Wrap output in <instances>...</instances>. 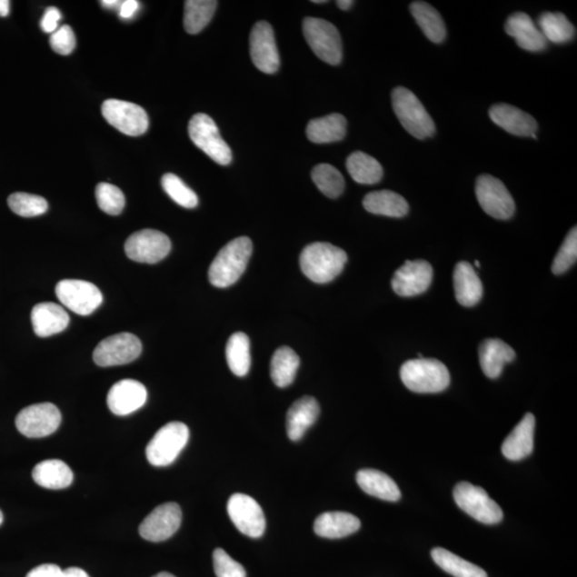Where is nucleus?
<instances>
[{
  "label": "nucleus",
  "mask_w": 577,
  "mask_h": 577,
  "mask_svg": "<svg viewBox=\"0 0 577 577\" xmlns=\"http://www.w3.org/2000/svg\"><path fill=\"white\" fill-rule=\"evenodd\" d=\"M348 261L343 249L330 243L317 242L303 249L301 269L315 284L331 283L342 274Z\"/></svg>",
  "instance_id": "obj_1"
},
{
  "label": "nucleus",
  "mask_w": 577,
  "mask_h": 577,
  "mask_svg": "<svg viewBox=\"0 0 577 577\" xmlns=\"http://www.w3.org/2000/svg\"><path fill=\"white\" fill-rule=\"evenodd\" d=\"M252 253L253 242L247 236L229 242L210 266V283L216 288H228L234 284L245 272Z\"/></svg>",
  "instance_id": "obj_2"
},
{
  "label": "nucleus",
  "mask_w": 577,
  "mask_h": 577,
  "mask_svg": "<svg viewBox=\"0 0 577 577\" xmlns=\"http://www.w3.org/2000/svg\"><path fill=\"white\" fill-rule=\"evenodd\" d=\"M400 378L410 391L418 393L444 392L451 384V374L445 364L431 358L405 362L400 369Z\"/></svg>",
  "instance_id": "obj_3"
},
{
  "label": "nucleus",
  "mask_w": 577,
  "mask_h": 577,
  "mask_svg": "<svg viewBox=\"0 0 577 577\" xmlns=\"http://www.w3.org/2000/svg\"><path fill=\"white\" fill-rule=\"evenodd\" d=\"M392 102L394 114L412 136L417 139L433 137L435 124L433 118L411 90L397 87L393 90Z\"/></svg>",
  "instance_id": "obj_4"
},
{
  "label": "nucleus",
  "mask_w": 577,
  "mask_h": 577,
  "mask_svg": "<svg viewBox=\"0 0 577 577\" xmlns=\"http://www.w3.org/2000/svg\"><path fill=\"white\" fill-rule=\"evenodd\" d=\"M190 439V430L184 423L174 422L162 427L149 442L145 455L151 465L168 466L179 457Z\"/></svg>",
  "instance_id": "obj_5"
},
{
  "label": "nucleus",
  "mask_w": 577,
  "mask_h": 577,
  "mask_svg": "<svg viewBox=\"0 0 577 577\" xmlns=\"http://www.w3.org/2000/svg\"><path fill=\"white\" fill-rule=\"evenodd\" d=\"M303 32L309 46L324 63L337 65L343 60V41L338 29L322 18L306 17Z\"/></svg>",
  "instance_id": "obj_6"
},
{
  "label": "nucleus",
  "mask_w": 577,
  "mask_h": 577,
  "mask_svg": "<svg viewBox=\"0 0 577 577\" xmlns=\"http://www.w3.org/2000/svg\"><path fill=\"white\" fill-rule=\"evenodd\" d=\"M188 134L194 144L220 165L227 166L233 161L231 149L224 141L215 121L210 115H193L188 124Z\"/></svg>",
  "instance_id": "obj_7"
},
{
  "label": "nucleus",
  "mask_w": 577,
  "mask_h": 577,
  "mask_svg": "<svg viewBox=\"0 0 577 577\" xmlns=\"http://www.w3.org/2000/svg\"><path fill=\"white\" fill-rule=\"evenodd\" d=\"M453 498L457 505L480 523L494 525L503 518L502 510L482 488L469 482L455 485Z\"/></svg>",
  "instance_id": "obj_8"
},
{
  "label": "nucleus",
  "mask_w": 577,
  "mask_h": 577,
  "mask_svg": "<svg viewBox=\"0 0 577 577\" xmlns=\"http://www.w3.org/2000/svg\"><path fill=\"white\" fill-rule=\"evenodd\" d=\"M476 196L485 214L496 220H509L515 212L512 194L500 179L482 174L476 182Z\"/></svg>",
  "instance_id": "obj_9"
},
{
  "label": "nucleus",
  "mask_w": 577,
  "mask_h": 577,
  "mask_svg": "<svg viewBox=\"0 0 577 577\" xmlns=\"http://www.w3.org/2000/svg\"><path fill=\"white\" fill-rule=\"evenodd\" d=\"M62 423V413L53 403H38L23 409L15 419L20 433L29 439H41L56 433Z\"/></svg>",
  "instance_id": "obj_10"
},
{
  "label": "nucleus",
  "mask_w": 577,
  "mask_h": 577,
  "mask_svg": "<svg viewBox=\"0 0 577 577\" xmlns=\"http://www.w3.org/2000/svg\"><path fill=\"white\" fill-rule=\"evenodd\" d=\"M142 351L137 336L121 333L102 340L94 352V361L100 367L121 366L137 360Z\"/></svg>",
  "instance_id": "obj_11"
},
{
  "label": "nucleus",
  "mask_w": 577,
  "mask_h": 577,
  "mask_svg": "<svg viewBox=\"0 0 577 577\" xmlns=\"http://www.w3.org/2000/svg\"><path fill=\"white\" fill-rule=\"evenodd\" d=\"M103 117L121 133L129 136H141L149 129L147 112L131 102L107 100L102 105Z\"/></svg>",
  "instance_id": "obj_12"
},
{
  "label": "nucleus",
  "mask_w": 577,
  "mask_h": 577,
  "mask_svg": "<svg viewBox=\"0 0 577 577\" xmlns=\"http://www.w3.org/2000/svg\"><path fill=\"white\" fill-rule=\"evenodd\" d=\"M125 254L139 264H154L165 259L172 249V242L161 231L144 229L126 240Z\"/></svg>",
  "instance_id": "obj_13"
},
{
  "label": "nucleus",
  "mask_w": 577,
  "mask_h": 577,
  "mask_svg": "<svg viewBox=\"0 0 577 577\" xmlns=\"http://www.w3.org/2000/svg\"><path fill=\"white\" fill-rule=\"evenodd\" d=\"M55 293L63 305L80 315L93 313L103 302L101 291L95 284L77 279L59 282Z\"/></svg>",
  "instance_id": "obj_14"
},
{
  "label": "nucleus",
  "mask_w": 577,
  "mask_h": 577,
  "mask_svg": "<svg viewBox=\"0 0 577 577\" xmlns=\"http://www.w3.org/2000/svg\"><path fill=\"white\" fill-rule=\"evenodd\" d=\"M228 514L236 528L245 536L260 538L266 527L263 508L253 497L235 493L229 498Z\"/></svg>",
  "instance_id": "obj_15"
},
{
  "label": "nucleus",
  "mask_w": 577,
  "mask_h": 577,
  "mask_svg": "<svg viewBox=\"0 0 577 577\" xmlns=\"http://www.w3.org/2000/svg\"><path fill=\"white\" fill-rule=\"evenodd\" d=\"M182 510L178 503L165 502L156 507L139 526V534L147 542H162L178 532Z\"/></svg>",
  "instance_id": "obj_16"
},
{
  "label": "nucleus",
  "mask_w": 577,
  "mask_h": 577,
  "mask_svg": "<svg viewBox=\"0 0 577 577\" xmlns=\"http://www.w3.org/2000/svg\"><path fill=\"white\" fill-rule=\"evenodd\" d=\"M251 57L254 65L266 75H273L279 69V58L274 30L269 23L261 21L253 27L251 38Z\"/></svg>",
  "instance_id": "obj_17"
},
{
  "label": "nucleus",
  "mask_w": 577,
  "mask_h": 577,
  "mask_svg": "<svg viewBox=\"0 0 577 577\" xmlns=\"http://www.w3.org/2000/svg\"><path fill=\"white\" fill-rule=\"evenodd\" d=\"M433 279V269L427 261H405L394 273L392 285L398 295L411 297L426 293Z\"/></svg>",
  "instance_id": "obj_18"
},
{
  "label": "nucleus",
  "mask_w": 577,
  "mask_h": 577,
  "mask_svg": "<svg viewBox=\"0 0 577 577\" xmlns=\"http://www.w3.org/2000/svg\"><path fill=\"white\" fill-rule=\"evenodd\" d=\"M148 393L141 382L123 380L115 383L107 394L109 410L117 416H126L143 408Z\"/></svg>",
  "instance_id": "obj_19"
},
{
  "label": "nucleus",
  "mask_w": 577,
  "mask_h": 577,
  "mask_svg": "<svg viewBox=\"0 0 577 577\" xmlns=\"http://www.w3.org/2000/svg\"><path fill=\"white\" fill-rule=\"evenodd\" d=\"M490 118L506 132L515 136L537 138V121L532 115L509 104H496L490 108Z\"/></svg>",
  "instance_id": "obj_20"
},
{
  "label": "nucleus",
  "mask_w": 577,
  "mask_h": 577,
  "mask_svg": "<svg viewBox=\"0 0 577 577\" xmlns=\"http://www.w3.org/2000/svg\"><path fill=\"white\" fill-rule=\"evenodd\" d=\"M506 33L512 36L522 50L528 52H542L548 47L542 32L533 23L530 15L524 12H516L508 17L505 25Z\"/></svg>",
  "instance_id": "obj_21"
},
{
  "label": "nucleus",
  "mask_w": 577,
  "mask_h": 577,
  "mask_svg": "<svg viewBox=\"0 0 577 577\" xmlns=\"http://www.w3.org/2000/svg\"><path fill=\"white\" fill-rule=\"evenodd\" d=\"M534 427H536V418L532 413H527L516 424L512 433L503 441L502 446L503 457L510 461H520L531 455L533 451Z\"/></svg>",
  "instance_id": "obj_22"
},
{
  "label": "nucleus",
  "mask_w": 577,
  "mask_h": 577,
  "mask_svg": "<svg viewBox=\"0 0 577 577\" xmlns=\"http://www.w3.org/2000/svg\"><path fill=\"white\" fill-rule=\"evenodd\" d=\"M32 322L35 335L46 338L64 332L69 325L70 317L57 303H40L33 309Z\"/></svg>",
  "instance_id": "obj_23"
},
{
  "label": "nucleus",
  "mask_w": 577,
  "mask_h": 577,
  "mask_svg": "<svg viewBox=\"0 0 577 577\" xmlns=\"http://www.w3.org/2000/svg\"><path fill=\"white\" fill-rule=\"evenodd\" d=\"M515 352L501 339H487L480 345L479 362L490 379H497L507 363L514 361Z\"/></svg>",
  "instance_id": "obj_24"
},
{
  "label": "nucleus",
  "mask_w": 577,
  "mask_h": 577,
  "mask_svg": "<svg viewBox=\"0 0 577 577\" xmlns=\"http://www.w3.org/2000/svg\"><path fill=\"white\" fill-rule=\"evenodd\" d=\"M320 414L318 401L303 397L293 404L287 413V433L291 441H300L306 431L317 422Z\"/></svg>",
  "instance_id": "obj_25"
},
{
  "label": "nucleus",
  "mask_w": 577,
  "mask_h": 577,
  "mask_svg": "<svg viewBox=\"0 0 577 577\" xmlns=\"http://www.w3.org/2000/svg\"><path fill=\"white\" fill-rule=\"evenodd\" d=\"M455 297L462 306L473 307L482 300L483 287L471 264L461 261L453 273Z\"/></svg>",
  "instance_id": "obj_26"
},
{
  "label": "nucleus",
  "mask_w": 577,
  "mask_h": 577,
  "mask_svg": "<svg viewBox=\"0 0 577 577\" xmlns=\"http://www.w3.org/2000/svg\"><path fill=\"white\" fill-rule=\"evenodd\" d=\"M361 521L348 512H325L314 521V532L327 539H340L360 531Z\"/></svg>",
  "instance_id": "obj_27"
},
{
  "label": "nucleus",
  "mask_w": 577,
  "mask_h": 577,
  "mask_svg": "<svg viewBox=\"0 0 577 577\" xmlns=\"http://www.w3.org/2000/svg\"><path fill=\"white\" fill-rule=\"evenodd\" d=\"M356 482L361 489L370 496L386 502H398L401 492L396 482L378 470H362L357 473Z\"/></svg>",
  "instance_id": "obj_28"
},
{
  "label": "nucleus",
  "mask_w": 577,
  "mask_h": 577,
  "mask_svg": "<svg viewBox=\"0 0 577 577\" xmlns=\"http://www.w3.org/2000/svg\"><path fill=\"white\" fill-rule=\"evenodd\" d=\"M73 472L62 460L42 461L33 471L35 482L42 488L62 490L73 482Z\"/></svg>",
  "instance_id": "obj_29"
},
{
  "label": "nucleus",
  "mask_w": 577,
  "mask_h": 577,
  "mask_svg": "<svg viewBox=\"0 0 577 577\" xmlns=\"http://www.w3.org/2000/svg\"><path fill=\"white\" fill-rule=\"evenodd\" d=\"M363 208L369 214L388 217H403L409 214L410 206L399 194L392 191H376L369 193L363 198Z\"/></svg>",
  "instance_id": "obj_30"
},
{
  "label": "nucleus",
  "mask_w": 577,
  "mask_h": 577,
  "mask_svg": "<svg viewBox=\"0 0 577 577\" xmlns=\"http://www.w3.org/2000/svg\"><path fill=\"white\" fill-rule=\"evenodd\" d=\"M346 119L343 114H332L313 119L308 124L306 134L314 144H331L343 141L346 134Z\"/></svg>",
  "instance_id": "obj_31"
},
{
  "label": "nucleus",
  "mask_w": 577,
  "mask_h": 577,
  "mask_svg": "<svg viewBox=\"0 0 577 577\" xmlns=\"http://www.w3.org/2000/svg\"><path fill=\"white\" fill-rule=\"evenodd\" d=\"M413 17L417 25L433 44H442L446 38V26L443 17L433 5L424 2H414L410 5Z\"/></svg>",
  "instance_id": "obj_32"
},
{
  "label": "nucleus",
  "mask_w": 577,
  "mask_h": 577,
  "mask_svg": "<svg viewBox=\"0 0 577 577\" xmlns=\"http://www.w3.org/2000/svg\"><path fill=\"white\" fill-rule=\"evenodd\" d=\"M538 26L545 40L556 45L572 41L576 34L573 24L560 12H544L538 18Z\"/></svg>",
  "instance_id": "obj_33"
},
{
  "label": "nucleus",
  "mask_w": 577,
  "mask_h": 577,
  "mask_svg": "<svg viewBox=\"0 0 577 577\" xmlns=\"http://www.w3.org/2000/svg\"><path fill=\"white\" fill-rule=\"evenodd\" d=\"M299 367V355L288 346H282L273 355L271 378L276 386L281 388L288 387L293 384Z\"/></svg>",
  "instance_id": "obj_34"
},
{
  "label": "nucleus",
  "mask_w": 577,
  "mask_h": 577,
  "mask_svg": "<svg viewBox=\"0 0 577 577\" xmlns=\"http://www.w3.org/2000/svg\"><path fill=\"white\" fill-rule=\"evenodd\" d=\"M346 169L357 184L373 185L383 178V167L374 157L357 151L346 160Z\"/></svg>",
  "instance_id": "obj_35"
},
{
  "label": "nucleus",
  "mask_w": 577,
  "mask_h": 577,
  "mask_svg": "<svg viewBox=\"0 0 577 577\" xmlns=\"http://www.w3.org/2000/svg\"><path fill=\"white\" fill-rule=\"evenodd\" d=\"M228 366L234 374L245 376L252 366L251 342L244 333H235L226 346Z\"/></svg>",
  "instance_id": "obj_36"
},
{
  "label": "nucleus",
  "mask_w": 577,
  "mask_h": 577,
  "mask_svg": "<svg viewBox=\"0 0 577 577\" xmlns=\"http://www.w3.org/2000/svg\"><path fill=\"white\" fill-rule=\"evenodd\" d=\"M431 556L437 566L454 577H488L483 569L445 549L436 548Z\"/></svg>",
  "instance_id": "obj_37"
},
{
  "label": "nucleus",
  "mask_w": 577,
  "mask_h": 577,
  "mask_svg": "<svg viewBox=\"0 0 577 577\" xmlns=\"http://www.w3.org/2000/svg\"><path fill=\"white\" fill-rule=\"evenodd\" d=\"M215 0H187L184 4V28L188 34L196 35L208 25L215 14Z\"/></svg>",
  "instance_id": "obj_38"
},
{
  "label": "nucleus",
  "mask_w": 577,
  "mask_h": 577,
  "mask_svg": "<svg viewBox=\"0 0 577 577\" xmlns=\"http://www.w3.org/2000/svg\"><path fill=\"white\" fill-rule=\"evenodd\" d=\"M312 178L320 192L329 198H337L343 193V175L330 164H320L315 166L313 169Z\"/></svg>",
  "instance_id": "obj_39"
},
{
  "label": "nucleus",
  "mask_w": 577,
  "mask_h": 577,
  "mask_svg": "<svg viewBox=\"0 0 577 577\" xmlns=\"http://www.w3.org/2000/svg\"><path fill=\"white\" fill-rule=\"evenodd\" d=\"M162 186L167 195L184 208L194 209L198 205L199 200L196 193L191 190L178 175L166 174L163 175Z\"/></svg>",
  "instance_id": "obj_40"
},
{
  "label": "nucleus",
  "mask_w": 577,
  "mask_h": 577,
  "mask_svg": "<svg viewBox=\"0 0 577 577\" xmlns=\"http://www.w3.org/2000/svg\"><path fill=\"white\" fill-rule=\"evenodd\" d=\"M9 208L22 217H35L45 214L48 204L44 197L27 193H15L8 198Z\"/></svg>",
  "instance_id": "obj_41"
},
{
  "label": "nucleus",
  "mask_w": 577,
  "mask_h": 577,
  "mask_svg": "<svg viewBox=\"0 0 577 577\" xmlns=\"http://www.w3.org/2000/svg\"><path fill=\"white\" fill-rule=\"evenodd\" d=\"M95 197L99 208L109 215H119L124 209V194L117 186L100 184L95 188Z\"/></svg>",
  "instance_id": "obj_42"
},
{
  "label": "nucleus",
  "mask_w": 577,
  "mask_h": 577,
  "mask_svg": "<svg viewBox=\"0 0 577 577\" xmlns=\"http://www.w3.org/2000/svg\"><path fill=\"white\" fill-rule=\"evenodd\" d=\"M577 258V229L576 227L570 230L566 240L558 251L554 263L552 265V271L555 275L563 274L571 266L574 265Z\"/></svg>",
  "instance_id": "obj_43"
},
{
  "label": "nucleus",
  "mask_w": 577,
  "mask_h": 577,
  "mask_svg": "<svg viewBox=\"0 0 577 577\" xmlns=\"http://www.w3.org/2000/svg\"><path fill=\"white\" fill-rule=\"evenodd\" d=\"M214 564L217 577H246V571L242 564L222 549L214 551Z\"/></svg>",
  "instance_id": "obj_44"
},
{
  "label": "nucleus",
  "mask_w": 577,
  "mask_h": 577,
  "mask_svg": "<svg viewBox=\"0 0 577 577\" xmlns=\"http://www.w3.org/2000/svg\"><path fill=\"white\" fill-rule=\"evenodd\" d=\"M50 45L54 52L63 56H68L76 46V39L75 32L69 25L60 27L52 34Z\"/></svg>",
  "instance_id": "obj_45"
},
{
  "label": "nucleus",
  "mask_w": 577,
  "mask_h": 577,
  "mask_svg": "<svg viewBox=\"0 0 577 577\" xmlns=\"http://www.w3.org/2000/svg\"><path fill=\"white\" fill-rule=\"evenodd\" d=\"M62 20V14L57 8H47L42 17L40 26L45 33L54 34L58 29V22Z\"/></svg>",
  "instance_id": "obj_46"
},
{
  "label": "nucleus",
  "mask_w": 577,
  "mask_h": 577,
  "mask_svg": "<svg viewBox=\"0 0 577 577\" xmlns=\"http://www.w3.org/2000/svg\"><path fill=\"white\" fill-rule=\"evenodd\" d=\"M64 571L56 564L45 563L30 571L26 577H63Z\"/></svg>",
  "instance_id": "obj_47"
},
{
  "label": "nucleus",
  "mask_w": 577,
  "mask_h": 577,
  "mask_svg": "<svg viewBox=\"0 0 577 577\" xmlns=\"http://www.w3.org/2000/svg\"><path fill=\"white\" fill-rule=\"evenodd\" d=\"M139 9V4L136 0H125L120 5L119 15L124 20H130Z\"/></svg>",
  "instance_id": "obj_48"
},
{
  "label": "nucleus",
  "mask_w": 577,
  "mask_h": 577,
  "mask_svg": "<svg viewBox=\"0 0 577 577\" xmlns=\"http://www.w3.org/2000/svg\"><path fill=\"white\" fill-rule=\"evenodd\" d=\"M63 577H90L80 568H69L64 571Z\"/></svg>",
  "instance_id": "obj_49"
},
{
  "label": "nucleus",
  "mask_w": 577,
  "mask_h": 577,
  "mask_svg": "<svg viewBox=\"0 0 577 577\" xmlns=\"http://www.w3.org/2000/svg\"><path fill=\"white\" fill-rule=\"evenodd\" d=\"M10 12L9 0H0V16H8Z\"/></svg>",
  "instance_id": "obj_50"
},
{
  "label": "nucleus",
  "mask_w": 577,
  "mask_h": 577,
  "mask_svg": "<svg viewBox=\"0 0 577 577\" xmlns=\"http://www.w3.org/2000/svg\"><path fill=\"white\" fill-rule=\"evenodd\" d=\"M121 4L123 3L118 2V0H103V2H101L103 7L107 9H114L120 7Z\"/></svg>",
  "instance_id": "obj_51"
},
{
  "label": "nucleus",
  "mask_w": 577,
  "mask_h": 577,
  "mask_svg": "<svg viewBox=\"0 0 577 577\" xmlns=\"http://www.w3.org/2000/svg\"><path fill=\"white\" fill-rule=\"evenodd\" d=\"M338 7L342 10H349L352 5H354V2H352V0H338V2L336 3Z\"/></svg>",
  "instance_id": "obj_52"
},
{
  "label": "nucleus",
  "mask_w": 577,
  "mask_h": 577,
  "mask_svg": "<svg viewBox=\"0 0 577 577\" xmlns=\"http://www.w3.org/2000/svg\"><path fill=\"white\" fill-rule=\"evenodd\" d=\"M154 577H175V576L168 572H161L159 574L154 575Z\"/></svg>",
  "instance_id": "obj_53"
},
{
  "label": "nucleus",
  "mask_w": 577,
  "mask_h": 577,
  "mask_svg": "<svg viewBox=\"0 0 577 577\" xmlns=\"http://www.w3.org/2000/svg\"><path fill=\"white\" fill-rule=\"evenodd\" d=\"M3 522H4V514L2 512V510H0V525L3 524Z\"/></svg>",
  "instance_id": "obj_54"
},
{
  "label": "nucleus",
  "mask_w": 577,
  "mask_h": 577,
  "mask_svg": "<svg viewBox=\"0 0 577 577\" xmlns=\"http://www.w3.org/2000/svg\"><path fill=\"white\" fill-rule=\"evenodd\" d=\"M313 4H325V0H313Z\"/></svg>",
  "instance_id": "obj_55"
},
{
  "label": "nucleus",
  "mask_w": 577,
  "mask_h": 577,
  "mask_svg": "<svg viewBox=\"0 0 577 577\" xmlns=\"http://www.w3.org/2000/svg\"><path fill=\"white\" fill-rule=\"evenodd\" d=\"M475 263H476V264H476V266H477V267H480V263H479V261H475Z\"/></svg>",
  "instance_id": "obj_56"
}]
</instances>
